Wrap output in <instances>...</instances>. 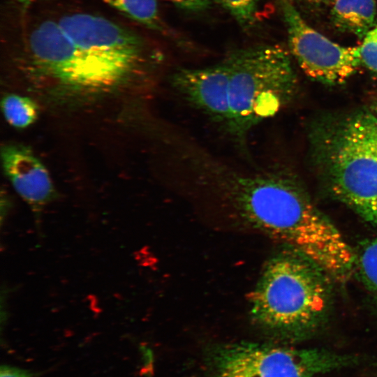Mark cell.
Instances as JSON below:
<instances>
[{"mask_svg": "<svg viewBox=\"0 0 377 377\" xmlns=\"http://www.w3.org/2000/svg\"><path fill=\"white\" fill-rule=\"evenodd\" d=\"M207 179L245 223L314 262L330 277L346 279L356 254L293 179L272 171L240 173L214 164Z\"/></svg>", "mask_w": 377, "mask_h": 377, "instance_id": "1", "label": "cell"}, {"mask_svg": "<svg viewBox=\"0 0 377 377\" xmlns=\"http://www.w3.org/2000/svg\"><path fill=\"white\" fill-rule=\"evenodd\" d=\"M330 276L290 249L272 258L249 295L253 324L281 341H297L320 325L330 304Z\"/></svg>", "mask_w": 377, "mask_h": 377, "instance_id": "2", "label": "cell"}, {"mask_svg": "<svg viewBox=\"0 0 377 377\" xmlns=\"http://www.w3.org/2000/svg\"><path fill=\"white\" fill-rule=\"evenodd\" d=\"M230 72L227 131L242 146L250 131L289 101L297 79L290 55L281 47L240 49L226 58Z\"/></svg>", "mask_w": 377, "mask_h": 377, "instance_id": "3", "label": "cell"}, {"mask_svg": "<svg viewBox=\"0 0 377 377\" xmlns=\"http://www.w3.org/2000/svg\"><path fill=\"white\" fill-rule=\"evenodd\" d=\"M357 362L322 349L242 341L207 347L202 364L205 377H315Z\"/></svg>", "mask_w": 377, "mask_h": 377, "instance_id": "4", "label": "cell"}, {"mask_svg": "<svg viewBox=\"0 0 377 377\" xmlns=\"http://www.w3.org/2000/svg\"><path fill=\"white\" fill-rule=\"evenodd\" d=\"M323 140V161L332 192L377 226V149L359 115L330 129Z\"/></svg>", "mask_w": 377, "mask_h": 377, "instance_id": "5", "label": "cell"}, {"mask_svg": "<svg viewBox=\"0 0 377 377\" xmlns=\"http://www.w3.org/2000/svg\"><path fill=\"white\" fill-rule=\"evenodd\" d=\"M58 24L78 49L119 84L154 57L143 38L104 17L74 13Z\"/></svg>", "mask_w": 377, "mask_h": 377, "instance_id": "6", "label": "cell"}, {"mask_svg": "<svg viewBox=\"0 0 377 377\" xmlns=\"http://www.w3.org/2000/svg\"><path fill=\"white\" fill-rule=\"evenodd\" d=\"M29 50L34 70L62 89L90 94L117 86L76 47L58 22L47 20L34 29Z\"/></svg>", "mask_w": 377, "mask_h": 377, "instance_id": "7", "label": "cell"}, {"mask_svg": "<svg viewBox=\"0 0 377 377\" xmlns=\"http://www.w3.org/2000/svg\"><path fill=\"white\" fill-rule=\"evenodd\" d=\"M290 52L309 77L328 84L346 81L362 66L359 46L341 45L311 27L293 0H276Z\"/></svg>", "mask_w": 377, "mask_h": 377, "instance_id": "8", "label": "cell"}, {"mask_svg": "<svg viewBox=\"0 0 377 377\" xmlns=\"http://www.w3.org/2000/svg\"><path fill=\"white\" fill-rule=\"evenodd\" d=\"M230 77V68L225 59L209 67L179 68L173 73L170 82L174 89L191 106L227 128Z\"/></svg>", "mask_w": 377, "mask_h": 377, "instance_id": "9", "label": "cell"}, {"mask_svg": "<svg viewBox=\"0 0 377 377\" xmlns=\"http://www.w3.org/2000/svg\"><path fill=\"white\" fill-rule=\"evenodd\" d=\"M1 155L6 177L38 222L44 207L57 195L47 170L33 151L23 145L6 144Z\"/></svg>", "mask_w": 377, "mask_h": 377, "instance_id": "10", "label": "cell"}, {"mask_svg": "<svg viewBox=\"0 0 377 377\" xmlns=\"http://www.w3.org/2000/svg\"><path fill=\"white\" fill-rule=\"evenodd\" d=\"M331 5V21L340 31L364 38L377 24L375 0H334Z\"/></svg>", "mask_w": 377, "mask_h": 377, "instance_id": "11", "label": "cell"}, {"mask_svg": "<svg viewBox=\"0 0 377 377\" xmlns=\"http://www.w3.org/2000/svg\"><path fill=\"white\" fill-rule=\"evenodd\" d=\"M103 1L149 29L161 32L166 31L157 0Z\"/></svg>", "mask_w": 377, "mask_h": 377, "instance_id": "12", "label": "cell"}, {"mask_svg": "<svg viewBox=\"0 0 377 377\" xmlns=\"http://www.w3.org/2000/svg\"><path fill=\"white\" fill-rule=\"evenodd\" d=\"M1 105L6 121L14 128H27L38 118V106L29 97L15 94H6L2 98Z\"/></svg>", "mask_w": 377, "mask_h": 377, "instance_id": "13", "label": "cell"}, {"mask_svg": "<svg viewBox=\"0 0 377 377\" xmlns=\"http://www.w3.org/2000/svg\"><path fill=\"white\" fill-rule=\"evenodd\" d=\"M355 253V268L377 304V239L362 242Z\"/></svg>", "mask_w": 377, "mask_h": 377, "instance_id": "14", "label": "cell"}, {"mask_svg": "<svg viewBox=\"0 0 377 377\" xmlns=\"http://www.w3.org/2000/svg\"><path fill=\"white\" fill-rule=\"evenodd\" d=\"M244 29H250L256 23L259 0H219Z\"/></svg>", "mask_w": 377, "mask_h": 377, "instance_id": "15", "label": "cell"}, {"mask_svg": "<svg viewBox=\"0 0 377 377\" xmlns=\"http://www.w3.org/2000/svg\"><path fill=\"white\" fill-rule=\"evenodd\" d=\"M359 51L362 66L377 73V24L364 37Z\"/></svg>", "mask_w": 377, "mask_h": 377, "instance_id": "16", "label": "cell"}, {"mask_svg": "<svg viewBox=\"0 0 377 377\" xmlns=\"http://www.w3.org/2000/svg\"><path fill=\"white\" fill-rule=\"evenodd\" d=\"M358 115L366 133L377 149V117L369 112Z\"/></svg>", "mask_w": 377, "mask_h": 377, "instance_id": "17", "label": "cell"}, {"mask_svg": "<svg viewBox=\"0 0 377 377\" xmlns=\"http://www.w3.org/2000/svg\"><path fill=\"white\" fill-rule=\"evenodd\" d=\"M42 373L15 367L2 364L0 367V377H40Z\"/></svg>", "mask_w": 377, "mask_h": 377, "instance_id": "18", "label": "cell"}, {"mask_svg": "<svg viewBox=\"0 0 377 377\" xmlns=\"http://www.w3.org/2000/svg\"><path fill=\"white\" fill-rule=\"evenodd\" d=\"M178 7L190 11H200L206 9L211 0H170Z\"/></svg>", "mask_w": 377, "mask_h": 377, "instance_id": "19", "label": "cell"}, {"mask_svg": "<svg viewBox=\"0 0 377 377\" xmlns=\"http://www.w3.org/2000/svg\"><path fill=\"white\" fill-rule=\"evenodd\" d=\"M302 3L313 7H320L332 4L334 0H300Z\"/></svg>", "mask_w": 377, "mask_h": 377, "instance_id": "20", "label": "cell"}, {"mask_svg": "<svg viewBox=\"0 0 377 377\" xmlns=\"http://www.w3.org/2000/svg\"><path fill=\"white\" fill-rule=\"evenodd\" d=\"M23 7L27 8L34 0H17Z\"/></svg>", "mask_w": 377, "mask_h": 377, "instance_id": "21", "label": "cell"}, {"mask_svg": "<svg viewBox=\"0 0 377 377\" xmlns=\"http://www.w3.org/2000/svg\"><path fill=\"white\" fill-rule=\"evenodd\" d=\"M374 110L377 115V101L375 102L374 106H373Z\"/></svg>", "mask_w": 377, "mask_h": 377, "instance_id": "22", "label": "cell"}]
</instances>
